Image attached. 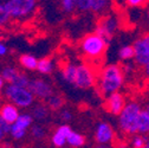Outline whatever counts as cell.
<instances>
[{
	"label": "cell",
	"instance_id": "cell-1",
	"mask_svg": "<svg viewBox=\"0 0 149 148\" xmlns=\"http://www.w3.org/2000/svg\"><path fill=\"white\" fill-rule=\"evenodd\" d=\"M61 75L64 82L82 90L94 88L97 82V75L94 69L85 63H68L62 68Z\"/></svg>",
	"mask_w": 149,
	"mask_h": 148
},
{
	"label": "cell",
	"instance_id": "cell-2",
	"mask_svg": "<svg viewBox=\"0 0 149 148\" xmlns=\"http://www.w3.org/2000/svg\"><path fill=\"white\" fill-rule=\"evenodd\" d=\"M124 84V69L118 64H109L104 66L97 75V90L107 97L114 92L120 91Z\"/></svg>",
	"mask_w": 149,
	"mask_h": 148
},
{
	"label": "cell",
	"instance_id": "cell-3",
	"mask_svg": "<svg viewBox=\"0 0 149 148\" xmlns=\"http://www.w3.org/2000/svg\"><path fill=\"white\" fill-rule=\"evenodd\" d=\"M108 45L109 42L102 36H100L97 32H91L82 38L79 43V50L85 58L90 61H97L104 56Z\"/></svg>",
	"mask_w": 149,
	"mask_h": 148
},
{
	"label": "cell",
	"instance_id": "cell-4",
	"mask_svg": "<svg viewBox=\"0 0 149 148\" xmlns=\"http://www.w3.org/2000/svg\"><path fill=\"white\" fill-rule=\"evenodd\" d=\"M142 110V107L136 101L127 102L125 107L120 113L118 117V128L120 131L129 136L137 134V120Z\"/></svg>",
	"mask_w": 149,
	"mask_h": 148
},
{
	"label": "cell",
	"instance_id": "cell-5",
	"mask_svg": "<svg viewBox=\"0 0 149 148\" xmlns=\"http://www.w3.org/2000/svg\"><path fill=\"white\" fill-rule=\"evenodd\" d=\"M4 95L8 100V102L13 103L19 109L30 108L34 102V96L29 88L17 87L14 84H8L5 87Z\"/></svg>",
	"mask_w": 149,
	"mask_h": 148
},
{
	"label": "cell",
	"instance_id": "cell-6",
	"mask_svg": "<svg viewBox=\"0 0 149 148\" xmlns=\"http://www.w3.org/2000/svg\"><path fill=\"white\" fill-rule=\"evenodd\" d=\"M4 5L12 19L23 20L33 14L37 0H6Z\"/></svg>",
	"mask_w": 149,
	"mask_h": 148
},
{
	"label": "cell",
	"instance_id": "cell-7",
	"mask_svg": "<svg viewBox=\"0 0 149 148\" xmlns=\"http://www.w3.org/2000/svg\"><path fill=\"white\" fill-rule=\"evenodd\" d=\"M134 61L139 66H144L149 63V32L143 33L134 42Z\"/></svg>",
	"mask_w": 149,
	"mask_h": 148
},
{
	"label": "cell",
	"instance_id": "cell-8",
	"mask_svg": "<svg viewBox=\"0 0 149 148\" xmlns=\"http://www.w3.org/2000/svg\"><path fill=\"white\" fill-rule=\"evenodd\" d=\"M29 89L33 94L34 98H39L42 101H46L51 95L54 94V89H53L52 84L43 78L31 80Z\"/></svg>",
	"mask_w": 149,
	"mask_h": 148
},
{
	"label": "cell",
	"instance_id": "cell-9",
	"mask_svg": "<svg viewBox=\"0 0 149 148\" xmlns=\"http://www.w3.org/2000/svg\"><path fill=\"white\" fill-rule=\"evenodd\" d=\"M117 29H118V19L114 15H105V17L101 18V20L98 22L95 32H97L104 39L110 42L111 38L114 37V34L116 33Z\"/></svg>",
	"mask_w": 149,
	"mask_h": 148
},
{
	"label": "cell",
	"instance_id": "cell-10",
	"mask_svg": "<svg viewBox=\"0 0 149 148\" xmlns=\"http://www.w3.org/2000/svg\"><path fill=\"white\" fill-rule=\"evenodd\" d=\"M95 141L97 145H110L115 140V131L110 123L102 121L95 128Z\"/></svg>",
	"mask_w": 149,
	"mask_h": 148
},
{
	"label": "cell",
	"instance_id": "cell-11",
	"mask_svg": "<svg viewBox=\"0 0 149 148\" xmlns=\"http://www.w3.org/2000/svg\"><path fill=\"white\" fill-rule=\"evenodd\" d=\"M127 104V98L125 96L122 94V92L117 91L114 92L109 96H107L105 98V110L114 116H118L120 113L123 110V108Z\"/></svg>",
	"mask_w": 149,
	"mask_h": 148
},
{
	"label": "cell",
	"instance_id": "cell-12",
	"mask_svg": "<svg viewBox=\"0 0 149 148\" xmlns=\"http://www.w3.org/2000/svg\"><path fill=\"white\" fill-rule=\"evenodd\" d=\"M71 127L69 124H62L59 127L56 128V131L53 132L52 136H51V142L53 145V147L56 148H62L66 145V140L69 134L71 133Z\"/></svg>",
	"mask_w": 149,
	"mask_h": 148
},
{
	"label": "cell",
	"instance_id": "cell-13",
	"mask_svg": "<svg viewBox=\"0 0 149 148\" xmlns=\"http://www.w3.org/2000/svg\"><path fill=\"white\" fill-rule=\"evenodd\" d=\"M19 114H20L19 108H18L17 105H14L13 103H11V102H7V103L3 104L1 108H0V117L4 119L5 121H7L11 124H13L17 121Z\"/></svg>",
	"mask_w": 149,
	"mask_h": 148
},
{
	"label": "cell",
	"instance_id": "cell-14",
	"mask_svg": "<svg viewBox=\"0 0 149 148\" xmlns=\"http://www.w3.org/2000/svg\"><path fill=\"white\" fill-rule=\"evenodd\" d=\"M137 134L149 135V114L142 108L137 120Z\"/></svg>",
	"mask_w": 149,
	"mask_h": 148
},
{
	"label": "cell",
	"instance_id": "cell-15",
	"mask_svg": "<svg viewBox=\"0 0 149 148\" xmlns=\"http://www.w3.org/2000/svg\"><path fill=\"white\" fill-rule=\"evenodd\" d=\"M31 115L33 120L37 121H45L49 116V107L45 105L44 103H37L32 107Z\"/></svg>",
	"mask_w": 149,
	"mask_h": 148
},
{
	"label": "cell",
	"instance_id": "cell-16",
	"mask_svg": "<svg viewBox=\"0 0 149 148\" xmlns=\"http://www.w3.org/2000/svg\"><path fill=\"white\" fill-rule=\"evenodd\" d=\"M19 64L25 69V70H37V66H38V59H37L36 56L31 53H24L19 57Z\"/></svg>",
	"mask_w": 149,
	"mask_h": 148
},
{
	"label": "cell",
	"instance_id": "cell-17",
	"mask_svg": "<svg viewBox=\"0 0 149 148\" xmlns=\"http://www.w3.org/2000/svg\"><path fill=\"white\" fill-rule=\"evenodd\" d=\"M85 142H86L85 136L74 131H71L66 140V145H69L71 148H81L85 145Z\"/></svg>",
	"mask_w": 149,
	"mask_h": 148
},
{
	"label": "cell",
	"instance_id": "cell-18",
	"mask_svg": "<svg viewBox=\"0 0 149 148\" xmlns=\"http://www.w3.org/2000/svg\"><path fill=\"white\" fill-rule=\"evenodd\" d=\"M111 5V0H91L90 11L95 14H104Z\"/></svg>",
	"mask_w": 149,
	"mask_h": 148
},
{
	"label": "cell",
	"instance_id": "cell-19",
	"mask_svg": "<svg viewBox=\"0 0 149 148\" xmlns=\"http://www.w3.org/2000/svg\"><path fill=\"white\" fill-rule=\"evenodd\" d=\"M118 59L122 61V62H129V61H133L134 59V56H135V52H134V47H133V44H125V45H122L120 49H118Z\"/></svg>",
	"mask_w": 149,
	"mask_h": 148
},
{
	"label": "cell",
	"instance_id": "cell-20",
	"mask_svg": "<svg viewBox=\"0 0 149 148\" xmlns=\"http://www.w3.org/2000/svg\"><path fill=\"white\" fill-rule=\"evenodd\" d=\"M54 64L53 61L50 57H44L38 59V66H37V70H38L43 75H50V73L53 71Z\"/></svg>",
	"mask_w": 149,
	"mask_h": 148
},
{
	"label": "cell",
	"instance_id": "cell-21",
	"mask_svg": "<svg viewBox=\"0 0 149 148\" xmlns=\"http://www.w3.org/2000/svg\"><path fill=\"white\" fill-rule=\"evenodd\" d=\"M46 102H47L49 109L53 110V112L61 110V109L63 108V105H64V98H63L61 95L56 94V92H54L53 95H51V96L46 100Z\"/></svg>",
	"mask_w": 149,
	"mask_h": 148
},
{
	"label": "cell",
	"instance_id": "cell-22",
	"mask_svg": "<svg viewBox=\"0 0 149 148\" xmlns=\"http://www.w3.org/2000/svg\"><path fill=\"white\" fill-rule=\"evenodd\" d=\"M14 123L17 126H19V127H22V128H24V129H26V131H27V129L31 128V126L33 124V117L29 113H20Z\"/></svg>",
	"mask_w": 149,
	"mask_h": 148
},
{
	"label": "cell",
	"instance_id": "cell-23",
	"mask_svg": "<svg viewBox=\"0 0 149 148\" xmlns=\"http://www.w3.org/2000/svg\"><path fill=\"white\" fill-rule=\"evenodd\" d=\"M18 72H19V70H18L17 68L8 65V66H5V68L1 70V73H0V75H1V77L4 78V81H5L6 83L11 84V83L13 82V80L15 78V76L18 75Z\"/></svg>",
	"mask_w": 149,
	"mask_h": 148
},
{
	"label": "cell",
	"instance_id": "cell-24",
	"mask_svg": "<svg viewBox=\"0 0 149 148\" xmlns=\"http://www.w3.org/2000/svg\"><path fill=\"white\" fill-rule=\"evenodd\" d=\"M30 134L34 140H43L46 136V131L42 124H32L30 129Z\"/></svg>",
	"mask_w": 149,
	"mask_h": 148
},
{
	"label": "cell",
	"instance_id": "cell-25",
	"mask_svg": "<svg viewBox=\"0 0 149 148\" xmlns=\"http://www.w3.org/2000/svg\"><path fill=\"white\" fill-rule=\"evenodd\" d=\"M30 82H31V80L29 78V76L26 75V73L19 71V72H18V75L15 76V78L13 80V82H12L11 84H14V85H17V87H22V88H29Z\"/></svg>",
	"mask_w": 149,
	"mask_h": 148
},
{
	"label": "cell",
	"instance_id": "cell-26",
	"mask_svg": "<svg viewBox=\"0 0 149 148\" xmlns=\"http://www.w3.org/2000/svg\"><path fill=\"white\" fill-rule=\"evenodd\" d=\"M10 134H11V136L14 140H23L26 136L27 131H26V129H24V128H22V127H19V126H17L15 123H13L11 126Z\"/></svg>",
	"mask_w": 149,
	"mask_h": 148
},
{
	"label": "cell",
	"instance_id": "cell-27",
	"mask_svg": "<svg viewBox=\"0 0 149 148\" xmlns=\"http://www.w3.org/2000/svg\"><path fill=\"white\" fill-rule=\"evenodd\" d=\"M12 18L10 17L4 3H0V27H6L10 25Z\"/></svg>",
	"mask_w": 149,
	"mask_h": 148
},
{
	"label": "cell",
	"instance_id": "cell-28",
	"mask_svg": "<svg viewBox=\"0 0 149 148\" xmlns=\"http://www.w3.org/2000/svg\"><path fill=\"white\" fill-rule=\"evenodd\" d=\"M147 142V136L141 134H134L130 139V146L132 148H143Z\"/></svg>",
	"mask_w": 149,
	"mask_h": 148
},
{
	"label": "cell",
	"instance_id": "cell-29",
	"mask_svg": "<svg viewBox=\"0 0 149 148\" xmlns=\"http://www.w3.org/2000/svg\"><path fill=\"white\" fill-rule=\"evenodd\" d=\"M62 8L66 13H71L76 10V0H61Z\"/></svg>",
	"mask_w": 149,
	"mask_h": 148
},
{
	"label": "cell",
	"instance_id": "cell-30",
	"mask_svg": "<svg viewBox=\"0 0 149 148\" xmlns=\"http://www.w3.org/2000/svg\"><path fill=\"white\" fill-rule=\"evenodd\" d=\"M76 8L81 12H89L91 8V0H76Z\"/></svg>",
	"mask_w": 149,
	"mask_h": 148
},
{
	"label": "cell",
	"instance_id": "cell-31",
	"mask_svg": "<svg viewBox=\"0 0 149 148\" xmlns=\"http://www.w3.org/2000/svg\"><path fill=\"white\" fill-rule=\"evenodd\" d=\"M148 3H149V0H125V4L129 7H133V8L144 7Z\"/></svg>",
	"mask_w": 149,
	"mask_h": 148
},
{
	"label": "cell",
	"instance_id": "cell-32",
	"mask_svg": "<svg viewBox=\"0 0 149 148\" xmlns=\"http://www.w3.org/2000/svg\"><path fill=\"white\" fill-rule=\"evenodd\" d=\"M59 119L63 123H69L71 120H72V113H71V110L69 109H63L61 110V113H59Z\"/></svg>",
	"mask_w": 149,
	"mask_h": 148
},
{
	"label": "cell",
	"instance_id": "cell-33",
	"mask_svg": "<svg viewBox=\"0 0 149 148\" xmlns=\"http://www.w3.org/2000/svg\"><path fill=\"white\" fill-rule=\"evenodd\" d=\"M11 123H8L7 121H5L4 119L0 117V128L3 129V131L5 132V134H10V131H11Z\"/></svg>",
	"mask_w": 149,
	"mask_h": 148
},
{
	"label": "cell",
	"instance_id": "cell-34",
	"mask_svg": "<svg viewBox=\"0 0 149 148\" xmlns=\"http://www.w3.org/2000/svg\"><path fill=\"white\" fill-rule=\"evenodd\" d=\"M6 54H7V46H6V44L1 40V38H0V57L6 56Z\"/></svg>",
	"mask_w": 149,
	"mask_h": 148
},
{
	"label": "cell",
	"instance_id": "cell-35",
	"mask_svg": "<svg viewBox=\"0 0 149 148\" xmlns=\"http://www.w3.org/2000/svg\"><path fill=\"white\" fill-rule=\"evenodd\" d=\"M143 72H144L146 78L149 81V63H148V64H146V65L143 66Z\"/></svg>",
	"mask_w": 149,
	"mask_h": 148
},
{
	"label": "cell",
	"instance_id": "cell-36",
	"mask_svg": "<svg viewBox=\"0 0 149 148\" xmlns=\"http://www.w3.org/2000/svg\"><path fill=\"white\" fill-rule=\"evenodd\" d=\"M5 81H4V78L1 77V75H0V91H1L4 88H5Z\"/></svg>",
	"mask_w": 149,
	"mask_h": 148
},
{
	"label": "cell",
	"instance_id": "cell-37",
	"mask_svg": "<svg viewBox=\"0 0 149 148\" xmlns=\"http://www.w3.org/2000/svg\"><path fill=\"white\" fill-rule=\"evenodd\" d=\"M5 135H6V134H5V132L3 131V129H1V128H0V142H1V141L4 140Z\"/></svg>",
	"mask_w": 149,
	"mask_h": 148
},
{
	"label": "cell",
	"instance_id": "cell-38",
	"mask_svg": "<svg viewBox=\"0 0 149 148\" xmlns=\"http://www.w3.org/2000/svg\"><path fill=\"white\" fill-rule=\"evenodd\" d=\"M92 148H111V147H109V145H97Z\"/></svg>",
	"mask_w": 149,
	"mask_h": 148
},
{
	"label": "cell",
	"instance_id": "cell-39",
	"mask_svg": "<svg viewBox=\"0 0 149 148\" xmlns=\"http://www.w3.org/2000/svg\"><path fill=\"white\" fill-rule=\"evenodd\" d=\"M146 20H147V25H148V29H149V8L147 10V13H146Z\"/></svg>",
	"mask_w": 149,
	"mask_h": 148
},
{
	"label": "cell",
	"instance_id": "cell-40",
	"mask_svg": "<svg viewBox=\"0 0 149 148\" xmlns=\"http://www.w3.org/2000/svg\"><path fill=\"white\" fill-rule=\"evenodd\" d=\"M143 109H144L146 112H147V113L149 114V101H148V102L146 103V105H144V108H143Z\"/></svg>",
	"mask_w": 149,
	"mask_h": 148
},
{
	"label": "cell",
	"instance_id": "cell-41",
	"mask_svg": "<svg viewBox=\"0 0 149 148\" xmlns=\"http://www.w3.org/2000/svg\"><path fill=\"white\" fill-rule=\"evenodd\" d=\"M146 146L149 148V135H147V142H146Z\"/></svg>",
	"mask_w": 149,
	"mask_h": 148
},
{
	"label": "cell",
	"instance_id": "cell-42",
	"mask_svg": "<svg viewBox=\"0 0 149 148\" xmlns=\"http://www.w3.org/2000/svg\"><path fill=\"white\" fill-rule=\"evenodd\" d=\"M121 148H128V147H127L125 145H122V146H121Z\"/></svg>",
	"mask_w": 149,
	"mask_h": 148
},
{
	"label": "cell",
	"instance_id": "cell-43",
	"mask_svg": "<svg viewBox=\"0 0 149 148\" xmlns=\"http://www.w3.org/2000/svg\"><path fill=\"white\" fill-rule=\"evenodd\" d=\"M143 148H148V147H147V146H144V147H143Z\"/></svg>",
	"mask_w": 149,
	"mask_h": 148
}]
</instances>
